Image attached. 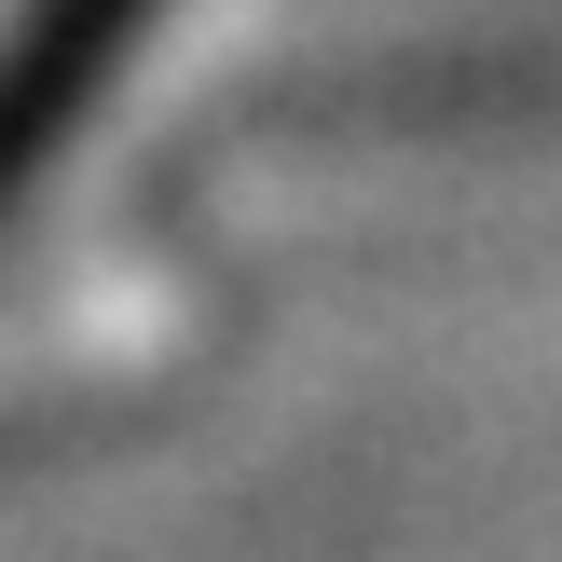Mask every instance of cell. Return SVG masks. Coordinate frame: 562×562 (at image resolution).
I'll return each mask as SVG.
<instances>
[{"mask_svg": "<svg viewBox=\"0 0 562 562\" xmlns=\"http://www.w3.org/2000/svg\"><path fill=\"white\" fill-rule=\"evenodd\" d=\"M151 14L165 0H27L0 27V206L82 137V110L124 82V55L151 42Z\"/></svg>", "mask_w": 562, "mask_h": 562, "instance_id": "6da1fadb", "label": "cell"}]
</instances>
